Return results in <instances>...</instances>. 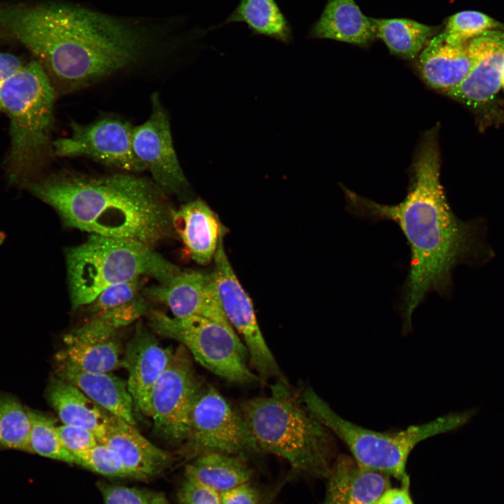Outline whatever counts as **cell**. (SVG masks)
Instances as JSON below:
<instances>
[{"mask_svg":"<svg viewBox=\"0 0 504 504\" xmlns=\"http://www.w3.org/2000/svg\"><path fill=\"white\" fill-rule=\"evenodd\" d=\"M0 25L67 91L135 62L148 42L144 29L133 23L64 4L0 8Z\"/></svg>","mask_w":504,"mask_h":504,"instance_id":"7a4b0ae2","label":"cell"},{"mask_svg":"<svg viewBox=\"0 0 504 504\" xmlns=\"http://www.w3.org/2000/svg\"><path fill=\"white\" fill-rule=\"evenodd\" d=\"M144 278L136 279L110 286L88 304V318L99 319L120 329L148 312L142 290Z\"/></svg>","mask_w":504,"mask_h":504,"instance_id":"d4e9b609","label":"cell"},{"mask_svg":"<svg viewBox=\"0 0 504 504\" xmlns=\"http://www.w3.org/2000/svg\"><path fill=\"white\" fill-rule=\"evenodd\" d=\"M137 479L155 476L171 463L170 455L144 437L125 419L113 414L104 441Z\"/></svg>","mask_w":504,"mask_h":504,"instance_id":"7402d4cb","label":"cell"},{"mask_svg":"<svg viewBox=\"0 0 504 504\" xmlns=\"http://www.w3.org/2000/svg\"><path fill=\"white\" fill-rule=\"evenodd\" d=\"M301 400L311 414L346 445L359 465L400 480L407 475L408 457L419 443L463 428L479 412L478 407H470L402 430L380 432L344 419L310 387L303 391Z\"/></svg>","mask_w":504,"mask_h":504,"instance_id":"8992f818","label":"cell"},{"mask_svg":"<svg viewBox=\"0 0 504 504\" xmlns=\"http://www.w3.org/2000/svg\"><path fill=\"white\" fill-rule=\"evenodd\" d=\"M146 314L153 330L180 342L200 365L216 375L239 384L260 380L248 368L247 348L232 326L197 316L172 317L154 309Z\"/></svg>","mask_w":504,"mask_h":504,"instance_id":"ba28073f","label":"cell"},{"mask_svg":"<svg viewBox=\"0 0 504 504\" xmlns=\"http://www.w3.org/2000/svg\"><path fill=\"white\" fill-rule=\"evenodd\" d=\"M118 329L94 318L67 333L63 356L82 370L109 372L122 366Z\"/></svg>","mask_w":504,"mask_h":504,"instance_id":"e0dca14e","label":"cell"},{"mask_svg":"<svg viewBox=\"0 0 504 504\" xmlns=\"http://www.w3.org/2000/svg\"><path fill=\"white\" fill-rule=\"evenodd\" d=\"M30 429L28 410L15 398L0 395V448L30 452Z\"/></svg>","mask_w":504,"mask_h":504,"instance_id":"f1b7e54d","label":"cell"},{"mask_svg":"<svg viewBox=\"0 0 504 504\" xmlns=\"http://www.w3.org/2000/svg\"><path fill=\"white\" fill-rule=\"evenodd\" d=\"M224 235L220 237L211 273L223 310L230 325L242 337L248 352L249 363L260 379L264 381L274 377L283 379L261 332L252 301L228 260L223 245Z\"/></svg>","mask_w":504,"mask_h":504,"instance_id":"30bf717a","label":"cell"},{"mask_svg":"<svg viewBox=\"0 0 504 504\" xmlns=\"http://www.w3.org/2000/svg\"><path fill=\"white\" fill-rule=\"evenodd\" d=\"M55 97L48 74L36 61L24 64L0 87V109L10 124V183L29 185L31 172L49 141Z\"/></svg>","mask_w":504,"mask_h":504,"instance_id":"52a82bcc","label":"cell"},{"mask_svg":"<svg viewBox=\"0 0 504 504\" xmlns=\"http://www.w3.org/2000/svg\"><path fill=\"white\" fill-rule=\"evenodd\" d=\"M185 477L197 481L221 493L249 482L252 471L242 457L208 453L195 458L186 466Z\"/></svg>","mask_w":504,"mask_h":504,"instance_id":"484cf974","label":"cell"},{"mask_svg":"<svg viewBox=\"0 0 504 504\" xmlns=\"http://www.w3.org/2000/svg\"><path fill=\"white\" fill-rule=\"evenodd\" d=\"M58 377L74 384L109 413L134 425V405L127 382L109 372H87L63 356L57 357Z\"/></svg>","mask_w":504,"mask_h":504,"instance_id":"ffe728a7","label":"cell"},{"mask_svg":"<svg viewBox=\"0 0 504 504\" xmlns=\"http://www.w3.org/2000/svg\"><path fill=\"white\" fill-rule=\"evenodd\" d=\"M177 496L180 504H221L220 493L187 477L181 484Z\"/></svg>","mask_w":504,"mask_h":504,"instance_id":"836d02e7","label":"cell"},{"mask_svg":"<svg viewBox=\"0 0 504 504\" xmlns=\"http://www.w3.org/2000/svg\"><path fill=\"white\" fill-rule=\"evenodd\" d=\"M241 414L260 451L282 458L299 473L327 477L337 456L335 436L284 379L271 386L269 396L244 401Z\"/></svg>","mask_w":504,"mask_h":504,"instance_id":"277c9868","label":"cell"},{"mask_svg":"<svg viewBox=\"0 0 504 504\" xmlns=\"http://www.w3.org/2000/svg\"><path fill=\"white\" fill-rule=\"evenodd\" d=\"M172 226L191 258L200 265L211 261L220 237L225 232L217 215L200 199L186 202L178 209H174Z\"/></svg>","mask_w":504,"mask_h":504,"instance_id":"44dd1931","label":"cell"},{"mask_svg":"<svg viewBox=\"0 0 504 504\" xmlns=\"http://www.w3.org/2000/svg\"><path fill=\"white\" fill-rule=\"evenodd\" d=\"M150 106L148 118L134 127V153L167 196L185 197L190 185L175 152L168 113L158 92L151 94Z\"/></svg>","mask_w":504,"mask_h":504,"instance_id":"4fadbf2b","label":"cell"},{"mask_svg":"<svg viewBox=\"0 0 504 504\" xmlns=\"http://www.w3.org/2000/svg\"><path fill=\"white\" fill-rule=\"evenodd\" d=\"M24 65L16 56L0 52V87Z\"/></svg>","mask_w":504,"mask_h":504,"instance_id":"74e56055","label":"cell"},{"mask_svg":"<svg viewBox=\"0 0 504 504\" xmlns=\"http://www.w3.org/2000/svg\"><path fill=\"white\" fill-rule=\"evenodd\" d=\"M202 389L184 349H178L152 391L155 433L172 444L184 442L192 408Z\"/></svg>","mask_w":504,"mask_h":504,"instance_id":"8fae6325","label":"cell"},{"mask_svg":"<svg viewBox=\"0 0 504 504\" xmlns=\"http://www.w3.org/2000/svg\"><path fill=\"white\" fill-rule=\"evenodd\" d=\"M144 294L167 306L175 317L197 316L232 326L223 310L211 273L181 270L169 281L146 288Z\"/></svg>","mask_w":504,"mask_h":504,"instance_id":"5bb4252c","label":"cell"},{"mask_svg":"<svg viewBox=\"0 0 504 504\" xmlns=\"http://www.w3.org/2000/svg\"><path fill=\"white\" fill-rule=\"evenodd\" d=\"M102 493L105 504H169L162 493L136 487L106 484Z\"/></svg>","mask_w":504,"mask_h":504,"instance_id":"d6a6232c","label":"cell"},{"mask_svg":"<svg viewBox=\"0 0 504 504\" xmlns=\"http://www.w3.org/2000/svg\"><path fill=\"white\" fill-rule=\"evenodd\" d=\"M376 37L386 44L392 54L405 59L416 57L435 36L438 27L405 18H373Z\"/></svg>","mask_w":504,"mask_h":504,"instance_id":"83f0119b","label":"cell"},{"mask_svg":"<svg viewBox=\"0 0 504 504\" xmlns=\"http://www.w3.org/2000/svg\"><path fill=\"white\" fill-rule=\"evenodd\" d=\"M57 428L63 444L73 456L99 443L94 434L85 428L63 424Z\"/></svg>","mask_w":504,"mask_h":504,"instance_id":"e575fe53","label":"cell"},{"mask_svg":"<svg viewBox=\"0 0 504 504\" xmlns=\"http://www.w3.org/2000/svg\"><path fill=\"white\" fill-rule=\"evenodd\" d=\"M477 52L471 40L462 44L447 43L436 34L418 55L421 77L433 88L445 93L458 86L469 74Z\"/></svg>","mask_w":504,"mask_h":504,"instance_id":"ac0fdd59","label":"cell"},{"mask_svg":"<svg viewBox=\"0 0 504 504\" xmlns=\"http://www.w3.org/2000/svg\"><path fill=\"white\" fill-rule=\"evenodd\" d=\"M29 188L65 225L90 234L132 240L152 248L176 235L174 209L152 179L130 174L63 173Z\"/></svg>","mask_w":504,"mask_h":504,"instance_id":"3957f363","label":"cell"},{"mask_svg":"<svg viewBox=\"0 0 504 504\" xmlns=\"http://www.w3.org/2000/svg\"><path fill=\"white\" fill-rule=\"evenodd\" d=\"M185 454L220 453L245 458L260 452L242 415L213 386L203 388L192 408Z\"/></svg>","mask_w":504,"mask_h":504,"instance_id":"9c48e42d","label":"cell"},{"mask_svg":"<svg viewBox=\"0 0 504 504\" xmlns=\"http://www.w3.org/2000/svg\"><path fill=\"white\" fill-rule=\"evenodd\" d=\"M65 260L73 310L87 306L110 286L145 277L163 284L181 271L154 248L98 234L68 248Z\"/></svg>","mask_w":504,"mask_h":504,"instance_id":"5b68a950","label":"cell"},{"mask_svg":"<svg viewBox=\"0 0 504 504\" xmlns=\"http://www.w3.org/2000/svg\"><path fill=\"white\" fill-rule=\"evenodd\" d=\"M440 171L434 128L424 135L413 162L407 194L399 203L380 204L344 188L349 213L374 222L392 221L407 240L410 261L398 302L404 332L410 330L412 314L429 293L449 297L457 265H480L493 255L484 239L482 220H463L452 211L440 183Z\"/></svg>","mask_w":504,"mask_h":504,"instance_id":"6da1fadb","label":"cell"},{"mask_svg":"<svg viewBox=\"0 0 504 504\" xmlns=\"http://www.w3.org/2000/svg\"><path fill=\"white\" fill-rule=\"evenodd\" d=\"M501 87L504 89V69L502 75Z\"/></svg>","mask_w":504,"mask_h":504,"instance_id":"f35d334b","label":"cell"},{"mask_svg":"<svg viewBox=\"0 0 504 504\" xmlns=\"http://www.w3.org/2000/svg\"><path fill=\"white\" fill-rule=\"evenodd\" d=\"M326 477L323 504H375L391 487L388 475L364 468L345 454L336 457Z\"/></svg>","mask_w":504,"mask_h":504,"instance_id":"d6986e66","label":"cell"},{"mask_svg":"<svg viewBox=\"0 0 504 504\" xmlns=\"http://www.w3.org/2000/svg\"><path fill=\"white\" fill-rule=\"evenodd\" d=\"M477 59L467 77L446 94L476 107L490 102L501 88L504 31L489 30L471 40Z\"/></svg>","mask_w":504,"mask_h":504,"instance_id":"2e32d148","label":"cell"},{"mask_svg":"<svg viewBox=\"0 0 504 504\" xmlns=\"http://www.w3.org/2000/svg\"><path fill=\"white\" fill-rule=\"evenodd\" d=\"M31 421L30 452L40 456L74 463V456L63 444L57 426L48 416L28 410Z\"/></svg>","mask_w":504,"mask_h":504,"instance_id":"f546056e","label":"cell"},{"mask_svg":"<svg viewBox=\"0 0 504 504\" xmlns=\"http://www.w3.org/2000/svg\"><path fill=\"white\" fill-rule=\"evenodd\" d=\"M221 504H260L258 490L250 482L220 493Z\"/></svg>","mask_w":504,"mask_h":504,"instance_id":"d590c367","label":"cell"},{"mask_svg":"<svg viewBox=\"0 0 504 504\" xmlns=\"http://www.w3.org/2000/svg\"><path fill=\"white\" fill-rule=\"evenodd\" d=\"M74 463L107 477L137 479L120 456L106 445L97 443L93 447L76 454Z\"/></svg>","mask_w":504,"mask_h":504,"instance_id":"1f68e13d","label":"cell"},{"mask_svg":"<svg viewBox=\"0 0 504 504\" xmlns=\"http://www.w3.org/2000/svg\"><path fill=\"white\" fill-rule=\"evenodd\" d=\"M244 22L254 35L270 37L288 44L293 40L291 26L275 0H240L220 24Z\"/></svg>","mask_w":504,"mask_h":504,"instance_id":"4316f807","label":"cell"},{"mask_svg":"<svg viewBox=\"0 0 504 504\" xmlns=\"http://www.w3.org/2000/svg\"><path fill=\"white\" fill-rule=\"evenodd\" d=\"M127 344L122 366L128 372V391L134 407L150 416L153 389L170 363L174 351L161 346L156 338L140 323Z\"/></svg>","mask_w":504,"mask_h":504,"instance_id":"9a60e30c","label":"cell"},{"mask_svg":"<svg viewBox=\"0 0 504 504\" xmlns=\"http://www.w3.org/2000/svg\"><path fill=\"white\" fill-rule=\"evenodd\" d=\"M71 134L52 144L57 156L85 157L127 172H140L145 166L132 147L134 127L121 118L104 117L88 124L71 122Z\"/></svg>","mask_w":504,"mask_h":504,"instance_id":"7c38bea8","label":"cell"},{"mask_svg":"<svg viewBox=\"0 0 504 504\" xmlns=\"http://www.w3.org/2000/svg\"><path fill=\"white\" fill-rule=\"evenodd\" d=\"M375 504H414L410 493L408 475L402 479L400 487H389L380 496Z\"/></svg>","mask_w":504,"mask_h":504,"instance_id":"8d00e7d4","label":"cell"},{"mask_svg":"<svg viewBox=\"0 0 504 504\" xmlns=\"http://www.w3.org/2000/svg\"><path fill=\"white\" fill-rule=\"evenodd\" d=\"M46 395L63 424L85 428L94 434L99 443L104 441L112 414L59 377L52 378Z\"/></svg>","mask_w":504,"mask_h":504,"instance_id":"603a6c76","label":"cell"},{"mask_svg":"<svg viewBox=\"0 0 504 504\" xmlns=\"http://www.w3.org/2000/svg\"><path fill=\"white\" fill-rule=\"evenodd\" d=\"M500 26L498 22L482 13L465 10L449 17L444 30L440 34L447 43L457 45Z\"/></svg>","mask_w":504,"mask_h":504,"instance_id":"4dcf8cb0","label":"cell"},{"mask_svg":"<svg viewBox=\"0 0 504 504\" xmlns=\"http://www.w3.org/2000/svg\"><path fill=\"white\" fill-rule=\"evenodd\" d=\"M309 37L367 46L376 34L371 18L362 13L355 0H328Z\"/></svg>","mask_w":504,"mask_h":504,"instance_id":"cb8c5ba5","label":"cell"}]
</instances>
